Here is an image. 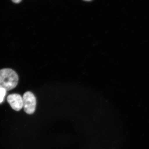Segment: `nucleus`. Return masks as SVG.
Instances as JSON below:
<instances>
[{
	"mask_svg": "<svg viewBox=\"0 0 149 149\" xmlns=\"http://www.w3.org/2000/svg\"><path fill=\"white\" fill-rule=\"evenodd\" d=\"M12 1L14 3H19L22 0H12Z\"/></svg>",
	"mask_w": 149,
	"mask_h": 149,
	"instance_id": "obj_5",
	"label": "nucleus"
},
{
	"mask_svg": "<svg viewBox=\"0 0 149 149\" xmlns=\"http://www.w3.org/2000/svg\"><path fill=\"white\" fill-rule=\"evenodd\" d=\"M6 90L5 89L0 88V103L2 102L6 93Z\"/></svg>",
	"mask_w": 149,
	"mask_h": 149,
	"instance_id": "obj_4",
	"label": "nucleus"
},
{
	"mask_svg": "<svg viewBox=\"0 0 149 149\" xmlns=\"http://www.w3.org/2000/svg\"><path fill=\"white\" fill-rule=\"evenodd\" d=\"M7 100L11 107L15 111H19L23 107V98L19 94L9 95L7 97Z\"/></svg>",
	"mask_w": 149,
	"mask_h": 149,
	"instance_id": "obj_3",
	"label": "nucleus"
},
{
	"mask_svg": "<svg viewBox=\"0 0 149 149\" xmlns=\"http://www.w3.org/2000/svg\"><path fill=\"white\" fill-rule=\"evenodd\" d=\"M19 77L16 72L11 69L0 70V88L5 90H12L17 86Z\"/></svg>",
	"mask_w": 149,
	"mask_h": 149,
	"instance_id": "obj_1",
	"label": "nucleus"
},
{
	"mask_svg": "<svg viewBox=\"0 0 149 149\" xmlns=\"http://www.w3.org/2000/svg\"><path fill=\"white\" fill-rule=\"evenodd\" d=\"M22 98L24 111L28 114H33L35 111L36 105V98L34 94L29 91L24 93Z\"/></svg>",
	"mask_w": 149,
	"mask_h": 149,
	"instance_id": "obj_2",
	"label": "nucleus"
},
{
	"mask_svg": "<svg viewBox=\"0 0 149 149\" xmlns=\"http://www.w3.org/2000/svg\"><path fill=\"white\" fill-rule=\"evenodd\" d=\"M86 1H90V0H86Z\"/></svg>",
	"mask_w": 149,
	"mask_h": 149,
	"instance_id": "obj_6",
	"label": "nucleus"
}]
</instances>
